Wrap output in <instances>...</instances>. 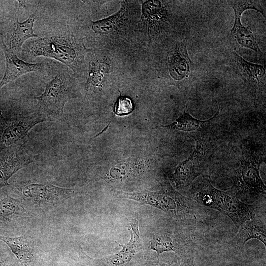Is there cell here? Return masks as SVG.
Here are the masks:
<instances>
[{"mask_svg": "<svg viewBox=\"0 0 266 266\" xmlns=\"http://www.w3.org/2000/svg\"><path fill=\"white\" fill-rule=\"evenodd\" d=\"M27 50L32 57H45L59 61L75 73L80 71L86 55L90 51L68 32L37 37L29 43Z\"/></svg>", "mask_w": 266, "mask_h": 266, "instance_id": "obj_1", "label": "cell"}, {"mask_svg": "<svg viewBox=\"0 0 266 266\" xmlns=\"http://www.w3.org/2000/svg\"><path fill=\"white\" fill-rule=\"evenodd\" d=\"M193 198L201 204L227 215L237 228L254 219L256 212V206L245 203L235 196L216 189L205 178L201 187L193 194Z\"/></svg>", "mask_w": 266, "mask_h": 266, "instance_id": "obj_2", "label": "cell"}, {"mask_svg": "<svg viewBox=\"0 0 266 266\" xmlns=\"http://www.w3.org/2000/svg\"><path fill=\"white\" fill-rule=\"evenodd\" d=\"M75 97L73 78L67 71L60 72L46 85L43 93L36 97L38 111L46 117L61 120L64 117L65 104Z\"/></svg>", "mask_w": 266, "mask_h": 266, "instance_id": "obj_3", "label": "cell"}, {"mask_svg": "<svg viewBox=\"0 0 266 266\" xmlns=\"http://www.w3.org/2000/svg\"><path fill=\"white\" fill-rule=\"evenodd\" d=\"M137 200L159 208L176 218L192 214V200L175 191L169 184L162 186V189L159 191L140 192L137 196Z\"/></svg>", "mask_w": 266, "mask_h": 266, "instance_id": "obj_4", "label": "cell"}, {"mask_svg": "<svg viewBox=\"0 0 266 266\" xmlns=\"http://www.w3.org/2000/svg\"><path fill=\"white\" fill-rule=\"evenodd\" d=\"M262 162L256 154L242 152L240 166L233 178L232 189L236 194H265L266 186L259 173Z\"/></svg>", "mask_w": 266, "mask_h": 266, "instance_id": "obj_5", "label": "cell"}, {"mask_svg": "<svg viewBox=\"0 0 266 266\" xmlns=\"http://www.w3.org/2000/svg\"><path fill=\"white\" fill-rule=\"evenodd\" d=\"M196 145L193 152L185 161L180 163L171 174L177 187H185L191 184L201 174L207 160L209 149L205 140L195 138Z\"/></svg>", "mask_w": 266, "mask_h": 266, "instance_id": "obj_6", "label": "cell"}, {"mask_svg": "<svg viewBox=\"0 0 266 266\" xmlns=\"http://www.w3.org/2000/svg\"><path fill=\"white\" fill-rule=\"evenodd\" d=\"M46 120V117L38 111L20 114L6 121L0 134L2 144L7 147L21 144L32 128Z\"/></svg>", "mask_w": 266, "mask_h": 266, "instance_id": "obj_7", "label": "cell"}, {"mask_svg": "<svg viewBox=\"0 0 266 266\" xmlns=\"http://www.w3.org/2000/svg\"><path fill=\"white\" fill-rule=\"evenodd\" d=\"M230 3L235 13L233 27L231 29L232 35L241 46L260 52L256 39L251 31L245 27L241 22V16L247 9H254L264 14V10L259 0H233Z\"/></svg>", "mask_w": 266, "mask_h": 266, "instance_id": "obj_8", "label": "cell"}, {"mask_svg": "<svg viewBox=\"0 0 266 266\" xmlns=\"http://www.w3.org/2000/svg\"><path fill=\"white\" fill-rule=\"evenodd\" d=\"M0 46L5 56L6 66L0 82V90L8 83L21 76L31 72H42L45 70L44 63H29L19 59L4 43L2 34L0 35Z\"/></svg>", "mask_w": 266, "mask_h": 266, "instance_id": "obj_9", "label": "cell"}, {"mask_svg": "<svg viewBox=\"0 0 266 266\" xmlns=\"http://www.w3.org/2000/svg\"><path fill=\"white\" fill-rule=\"evenodd\" d=\"M23 195L40 204L55 203L65 200L77 194L73 189L54 186L49 183L32 184L25 187Z\"/></svg>", "mask_w": 266, "mask_h": 266, "instance_id": "obj_10", "label": "cell"}, {"mask_svg": "<svg viewBox=\"0 0 266 266\" xmlns=\"http://www.w3.org/2000/svg\"><path fill=\"white\" fill-rule=\"evenodd\" d=\"M89 60L86 96L89 100H93L100 94L105 77L110 72V67L109 62L104 57L97 53H91Z\"/></svg>", "mask_w": 266, "mask_h": 266, "instance_id": "obj_11", "label": "cell"}, {"mask_svg": "<svg viewBox=\"0 0 266 266\" xmlns=\"http://www.w3.org/2000/svg\"><path fill=\"white\" fill-rule=\"evenodd\" d=\"M35 15L33 14L23 22H20L18 17L13 15L9 20L11 29L8 35V47L12 52L21 50L23 43L29 38L39 36L34 33Z\"/></svg>", "mask_w": 266, "mask_h": 266, "instance_id": "obj_12", "label": "cell"}, {"mask_svg": "<svg viewBox=\"0 0 266 266\" xmlns=\"http://www.w3.org/2000/svg\"><path fill=\"white\" fill-rule=\"evenodd\" d=\"M192 64L186 44L183 42L178 43L169 54L168 64L171 76L176 80L185 78L190 72Z\"/></svg>", "mask_w": 266, "mask_h": 266, "instance_id": "obj_13", "label": "cell"}, {"mask_svg": "<svg viewBox=\"0 0 266 266\" xmlns=\"http://www.w3.org/2000/svg\"><path fill=\"white\" fill-rule=\"evenodd\" d=\"M0 240L10 248L22 266H33L35 256L31 241L26 234L19 237H7L0 235Z\"/></svg>", "mask_w": 266, "mask_h": 266, "instance_id": "obj_14", "label": "cell"}, {"mask_svg": "<svg viewBox=\"0 0 266 266\" xmlns=\"http://www.w3.org/2000/svg\"><path fill=\"white\" fill-rule=\"evenodd\" d=\"M130 222L128 230L131 232V239L126 245L118 243L122 247V250L108 258V260L113 265L119 266L129 262L138 250L140 239L138 222L133 219Z\"/></svg>", "mask_w": 266, "mask_h": 266, "instance_id": "obj_15", "label": "cell"}, {"mask_svg": "<svg viewBox=\"0 0 266 266\" xmlns=\"http://www.w3.org/2000/svg\"><path fill=\"white\" fill-rule=\"evenodd\" d=\"M234 240L236 244L243 248L248 240L255 238L266 245L265 225L260 221L251 219L245 222L239 228Z\"/></svg>", "mask_w": 266, "mask_h": 266, "instance_id": "obj_16", "label": "cell"}, {"mask_svg": "<svg viewBox=\"0 0 266 266\" xmlns=\"http://www.w3.org/2000/svg\"><path fill=\"white\" fill-rule=\"evenodd\" d=\"M146 169V162L135 159L113 166L109 170L110 177L114 180L122 181L142 174Z\"/></svg>", "mask_w": 266, "mask_h": 266, "instance_id": "obj_17", "label": "cell"}, {"mask_svg": "<svg viewBox=\"0 0 266 266\" xmlns=\"http://www.w3.org/2000/svg\"><path fill=\"white\" fill-rule=\"evenodd\" d=\"M218 113L207 120H200L194 118L189 113L184 111L177 119L170 125L163 126L174 130L184 132L205 131L210 126L211 122Z\"/></svg>", "mask_w": 266, "mask_h": 266, "instance_id": "obj_18", "label": "cell"}, {"mask_svg": "<svg viewBox=\"0 0 266 266\" xmlns=\"http://www.w3.org/2000/svg\"><path fill=\"white\" fill-rule=\"evenodd\" d=\"M24 212L21 203L7 195L0 194V223H5L21 216Z\"/></svg>", "mask_w": 266, "mask_h": 266, "instance_id": "obj_19", "label": "cell"}, {"mask_svg": "<svg viewBox=\"0 0 266 266\" xmlns=\"http://www.w3.org/2000/svg\"><path fill=\"white\" fill-rule=\"evenodd\" d=\"M125 9L122 8L116 14L103 20L92 22L91 27L96 33L101 35L107 34L118 27L120 22L124 20L126 16Z\"/></svg>", "mask_w": 266, "mask_h": 266, "instance_id": "obj_20", "label": "cell"}, {"mask_svg": "<svg viewBox=\"0 0 266 266\" xmlns=\"http://www.w3.org/2000/svg\"><path fill=\"white\" fill-rule=\"evenodd\" d=\"M233 53L237 67L245 77L259 80L265 75L266 70L263 66L247 62L236 53Z\"/></svg>", "mask_w": 266, "mask_h": 266, "instance_id": "obj_21", "label": "cell"}, {"mask_svg": "<svg viewBox=\"0 0 266 266\" xmlns=\"http://www.w3.org/2000/svg\"><path fill=\"white\" fill-rule=\"evenodd\" d=\"M150 250L155 251L159 261V255L163 252L177 251L171 239L166 236L157 235L150 241Z\"/></svg>", "mask_w": 266, "mask_h": 266, "instance_id": "obj_22", "label": "cell"}, {"mask_svg": "<svg viewBox=\"0 0 266 266\" xmlns=\"http://www.w3.org/2000/svg\"><path fill=\"white\" fill-rule=\"evenodd\" d=\"M133 110V102L130 98L126 96H120L113 106L114 112L118 116L129 114Z\"/></svg>", "mask_w": 266, "mask_h": 266, "instance_id": "obj_23", "label": "cell"}, {"mask_svg": "<svg viewBox=\"0 0 266 266\" xmlns=\"http://www.w3.org/2000/svg\"><path fill=\"white\" fill-rule=\"evenodd\" d=\"M8 179L4 172L0 168V191L3 187L9 185L7 182Z\"/></svg>", "mask_w": 266, "mask_h": 266, "instance_id": "obj_24", "label": "cell"}, {"mask_svg": "<svg viewBox=\"0 0 266 266\" xmlns=\"http://www.w3.org/2000/svg\"><path fill=\"white\" fill-rule=\"evenodd\" d=\"M0 266H7L3 261L0 260Z\"/></svg>", "mask_w": 266, "mask_h": 266, "instance_id": "obj_25", "label": "cell"}]
</instances>
